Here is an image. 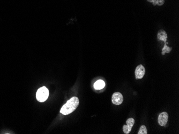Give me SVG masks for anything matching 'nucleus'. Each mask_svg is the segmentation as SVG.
<instances>
[{"instance_id": "obj_1", "label": "nucleus", "mask_w": 179, "mask_h": 134, "mask_svg": "<svg viewBox=\"0 0 179 134\" xmlns=\"http://www.w3.org/2000/svg\"><path fill=\"white\" fill-rule=\"evenodd\" d=\"M79 105V99L76 97L68 100L66 104H64L60 110L61 113L63 115H68L73 112L76 110Z\"/></svg>"}, {"instance_id": "obj_2", "label": "nucleus", "mask_w": 179, "mask_h": 134, "mask_svg": "<svg viewBox=\"0 0 179 134\" xmlns=\"http://www.w3.org/2000/svg\"><path fill=\"white\" fill-rule=\"evenodd\" d=\"M49 96V90L45 87H43L39 89L36 94V98L38 101L44 102L48 98Z\"/></svg>"}, {"instance_id": "obj_3", "label": "nucleus", "mask_w": 179, "mask_h": 134, "mask_svg": "<svg viewBox=\"0 0 179 134\" xmlns=\"http://www.w3.org/2000/svg\"><path fill=\"white\" fill-rule=\"evenodd\" d=\"M123 101H124V97L120 93L116 92L113 94L112 98V101L114 104L116 105H119L122 103Z\"/></svg>"}, {"instance_id": "obj_4", "label": "nucleus", "mask_w": 179, "mask_h": 134, "mask_svg": "<svg viewBox=\"0 0 179 134\" xmlns=\"http://www.w3.org/2000/svg\"><path fill=\"white\" fill-rule=\"evenodd\" d=\"M127 125L123 126V131L125 134H128L131 132L132 127L135 124V120L133 118H129L127 120Z\"/></svg>"}, {"instance_id": "obj_5", "label": "nucleus", "mask_w": 179, "mask_h": 134, "mask_svg": "<svg viewBox=\"0 0 179 134\" xmlns=\"http://www.w3.org/2000/svg\"><path fill=\"white\" fill-rule=\"evenodd\" d=\"M169 115L166 112H162L158 116V123L160 126H165L168 121Z\"/></svg>"}, {"instance_id": "obj_6", "label": "nucleus", "mask_w": 179, "mask_h": 134, "mask_svg": "<svg viewBox=\"0 0 179 134\" xmlns=\"http://www.w3.org/2000/svg\"><path fill=\"white\" fill-rule=\"evenodd\" d=\"M145 73V70L142 65H139L135 70V76L136 79H141Z\"/></svg>"}, {"instance_id": "obj_7", "label": "nucleus", "mask_w": 179, "mask_h": 134, "mask_svg": "<svg viewBox=\"0 0 179 134\" xmlns=\"http://www.w3.org/2000/svg\"><path fill=\"white\" fill-rule=\"evenodd\" d=\"M105 86V83L103 80H99L95 82L94 84V87L96 90H101Z\"/></svg>"}, {"instance_id": "obj_8", "label": "nucleus", "mask_w": 179, "mask_h": 134, "mask_svg": "<svg viewBox=\"0 0 179 134\" xmlns=\"http://www.w3.org/2000/svg\"><path fill=\"white\" fill-rule=\"evenodd\" d=\"M158 38L160 40L163 41L166 43L167 38V35L165 31H164V30H160L158 33Z\"/></svg>"}, {"instance_id": "obj_9", "label": "nucleus", "mask_w": 179, "mask_h": 134, "mask_svg": "<svg viewBox=\"0 0 179 134\" xmlns=\"http://www.w3.org/2000/svg\"><path fill=\"white\" fill-rule=\"evenodd\" d=\"M147 129H146V127L144 125H142L141 127L139 132H138V134H147Z\"/></svg>"}, {"instance_id": "obj_10", "label": "nucleus", "mask_w": 179, "mask_h": 134, "mask_svg": "<svg viewBox=\"0 0 179 134\" xmlns=\"http://www.w3.org/2000/svg\"><path fill=\"white\" fill-rule=\"evenodd\" d=\"M171 48H169V47H167V46H166V44L165 43V46H164V48L163 49V53H162V54H163V55H165L166 53H169V52L171 51Z\"/></svg>"}, {"instance_id": "obj_11", "label": "nucleus", "mask_w": 179, "mask_h": 134, "mask_svg": "<svg viewBox=\"0 0 179 134\" xmlns=\"http://www.w3.org/2000/svg\"><path fill=\"white\" fill-rule=\"evenodd\" d=\"M164 3V0H155L153 2L154 5H162Z\"/></svg>"}, {"instance_id": "obj_12", "label": "nucleus", "mask_w": 179, "mask_h": 134, "mask_svg": "<svg viewBox=\"0 0 179 134\" xmlns=\"http://www.w3.org/2000/svg\"><path fill=\"white\" fill-rule=\"evenodd\" d=\"M148 1H149V2L153 3L155 0H148Z\"/></svg>"}]
</instances>
